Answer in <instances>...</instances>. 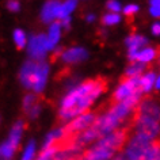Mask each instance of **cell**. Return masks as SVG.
Instances as JSON below:
<instances>
[{
	"label": "cell",
	"instance_id": "1",
	"mask_svg": "<svg viewBox=\"0 0 160 160\" xmlns=\"http://www.w3.org/2000/svg\"><path fill=\"white\" fill-rule=\"evenodd\" d=\"M106 90V80L99 78L95 80H87L82 86H79L78 88H75L72 92H69L62 101L61 109L60 110H69L72 109L79 101H82L83 98L88 97V95L94 92H103Z\"/></svg>",
	"mask_w": 160,
	"mask_h": 160
},
{
	"label": "cell",
	"instance_id": "2",
	"mask_svg": "<svg viewBox=\"0 0 160 160\" xmlns=\"http://www.w3.org/2000/svg\"><path fill=\"white\" fill-rule=\"evenodd\" d=\"M133 123L136 128V133L142 136L151 141H159L160 137V121L151 115L138 114L134 111Z\"/></svg>",
	"mask_w": 160,
	"mask_h": 160
},
{
	"label": "cell",
	"instance_id": "3",
	"mask_svg": "<svg viewBox=\"0 0 160 160\" xmlns=\"http://www.w3.org/2000/svg\"><path fill=\"white\" fill-rule=\"evenodd\" d=\"M152 142L153 141H151V140H148V138L136 133L133 137L129 140V142H128V145H126V149L122 155L125 156L126 160H144L148 149H149L152 145Z\"/></svg>",
	"mask_w": 160,
	"mask_h": 160
},
{
	"label": "cell",
	"instance_id": "4",
	"mask_svg": "<svg viewBox=\"0 0 160 160\" xmlns=\"http://www.w3.org/2000/svg\"><path fill=\"white\" fill-rule=\"evenodd\" d=\"M95 121H97V115L92 113H86V114H82V115H79V117H76L75 119H72V122H69L64 128L67 137H73V136L87 130L88 128L94 125Z\"/></svg>",
	"mask_w": 160,
	"mask_h": 160
},
{
	"label": "cell",
	"instance_id": "5",
	"mask_svg": "<svg viewBox=\"0 0 160 160\" xmlns=\"http://www.w3.org/2000/svg\"><path fill=\"white\" fill-rule=\"evenodd\" d=\"M22 132H23V122L19 121L15 123L14 128L11 129L8 140H7L6 142H3V145H2V159L3 160L12 159L15 151H17V147L19 144V140H21Z\"/></svg>",
	"mask_w": 160,
	"mask_h": 160
},
{
	"label": "cell",
	"instance_id": "6",
	"mask_svg": "<svg viewBox=\"0 0 160 160\" xmlns=\"http://www.w3.org/2000/svg\"><path fill=\"white\" fill-rule=\"evenodd\" d=\"M126 140H128V129L123 128V129H117V130L109 133L107 136H105V137L99 138L97 144L103 148H106V149L115 152L126 142Z\"/></svg>",
	"mask_w": 160,
	"mask_h": 160
},
{
	"label": "cell",
	"instance_id": "7",
	"mask_svg": "<svg viewBox=\"0 0 160 160\" xmlns=\"http://www.w3.org/2000/svg\"><path fill=\"white\" fill-rule=\"evenodd\" d=\"M138 88H140V78H125L121 82V86L118 87V90L115 91L113 102L115 105L123 102L125 99L132 97Z\"/></svg>",
	"mask_w": 160,
	"mask_h": 160
},
{
	"label": "cell",
	"instance_id": "8",
	"mask_svg": "<svg viewBox=\"0 0 160 160\" xmlns=\"http://www.w3.org/2000/svg\"><path fill=\"white\" fill-rule=\"evenodd\" d=\"M83 156H84L83 148L67 138L60 145L57 153L54 156V160H83Z\"/></svg>",
	"mask_w": 160,
	"mask_h": 160
},
{
	"label": "cell",
	"instance_id": "9",
	"mask_svg": "<svg viewBox=\"0 0 160 160\" xmlns=\"http://www.w3.org/2000/svg\"><path fill=\"white\" fill-rule=\"evenodd\" d=\"M49 49V39L46 35L39 34L34 35L29 41V53L30 57L34 60H42L45 57L46 50Z\"/></svg>",
	"mask_w": 160,
	"mask_h": 160
},
{
	"label": "cell",
	"instance_id": "10",
	"mask_svg": "<svg viewBox=\"0 0 160 160\" xmlns=\"http://www.w3.org/2000/svg\"><path fill=\"white\" fill-rule=\"evenodd\" d=\"M114 153L115 152L106 149V148L98 145V144H94L92 148H90L88 151L84 152L83 160H110Z\"/></svg>",
	"mask_w": 160,
	"mask_h": 160
},
{
	"label": "cell",
	"instance_id": "11",
	"mask_svg": "<svg viewBox=\"0 0 160 160\" xmlns=\"http://www.w3.org/2000/svg\"><path fill=\"white\" fill-rule=\"evenodd\" d=\"M48 72H49L48 64L39 62L37 65L35 75H34V82H33V90L35 91V92H39V91L43 90V86H45L46 78H48Z\"/></svg>",
	"mask_w": 160,
	"mask_h": 160
},
{
	"label": "cell",
	"instance_id": "12",
	"mask_svg": "<svg viewBox=\"0 0 160 160\" xmlns=\"http://www.w3.org/2000/svg\"><path fill=\"white\" fill-rule=\"evenodd\" d=\"M37 65L38 64L29 61L25 64V67H23L21 71V82L27 88H33V82H34V75H35Z\"/></svg>",
	"mask_w": 160,
	"mask_h": 160
},
{
	"label": "cell",
	"instance_id": "13",
	"mask_svg": "<svg viewBox=\"0 0 160 160\" xmlns=\"http://www.w3.org/2000/svg\"><path fill=\"white\" fill-rule=\"evenodd\" d=\"M60 7H61V4H60L58 2H56V0H52V2H48L45 7H43L42 10V21L43 22H50L53 21L54 18H58V12H60Z\"/></svg>",
	"mask_w": 160,
	"mask_h": 160
},
{
	"label": "cell",
	"instance_id": "14",
	"mask_svg": "<svg viewBox=\"0 0 160 160\" xmlns=\"http://www.w3.org/2000/svg\"><path fill=\"white\" fill-rule=\"evenodd\" d=\"M87 58V52L83 49V48H72V49L67 50L65 53L62 54V60L65 62H78L82 61V60Z\"/></svg>",
	"mask_w": 160,
	"mask_h": 160
},
{
	"label": "cell",
	"instance_id": "15",
	"mask_svg": "<svg viewBox=\"0 0 160 160\" xmlns=\"http://www.w3.org/2000/svg\"><path fill=\"white\" fill-rule=\"evenodd\" d=\"M147 39L141 37V35H130V37L126 38V45L129 48V54H136L138 53V49L142 45H145Z\"/></svg>",
	"mask_w": 160,
	"mask_h": 160
},
{
	"label": "cell",
	"instance_id": "16",
	"mask_svg": "<svg viewBox=\"0 0 160 160\" xmlns=\"http://www.w3.org/2000/svg\"><path fill=\"white\" fill-rule=\"evenodd\" d=\"M156 56V52L155 49H144V50H140L138 53L136 54H129V58L132 61H137V62H148L151 60H153Z\"/></svg>",
	"mask_w": 160,
	"mask_h": 160
},
{
	"label": "cell",
	"instance_id": "17",
	"mask_svg": "<svg viewBox=\"0 0 160 160\" xmlns=\"http://www.w3.org/2000/svg\"><path fill=\"white\" fill-rule=\"evenodd\" d=\"M60 31H61V23L60 22H53L52 23L50 29H49V35H48V39H49V49H53L54 45L58 42Z\"/></svg>",
	"mask_w": 160,
	"mask_h": 160
},
{
	"label": "cell",
	"instance_id": "18",
	"mask_svg": "<svg viewBox=\"0 0 160 160\" xmlns=\"http://www.w3.org/2000/svg\"><path fill=\"white\" fill-rule=\"evenodd\" d=\"M75 7H76V0H67V2L64 3V4H61V7H60L58 18L61 19V21L68 18V15L75 10Z\"/></svg>",
	"mask_w": 160,
	"mask_h": 160
},
{
	"label": "cell",
	"instance_id": "19",
	"mask_svg": "<svg viewBox=\"0 0 160 160\" xmlns=\"http://www.w3.org/2000/svg\"><path fill=\"white\" fill-rule=\"evenodd\" d=\"M153 83H156L155 75L152 72H148L142 78H140V88H141V91H149L152 86H153Z\"/></svg>",
	"mask_w": 160,
	"mask_h": 160
},
{
	"label": "cell",
	"instance_id": "20",
	"mask_svg": "<svg viewBox=\"0 0 160 160\" xmlns=\"http://www.w3.org/2000/svg\"><path fill=\"white\" fill-rule=\"evenodd\" d=\"M145 65L144 64H132V65L126 69L125 78H138V75H141V72L144 71Z\"/></svg>",
	"mask_w": 160,
	"mask_h": 160
},
{
	"label": "cell",
	"instance_id": "21",
	"mask_svg": "<svg viewBox=\"0 0 160 160\" xmlns=\"http://www.w3.org/2000/svg\"><path fill=\"white\" fill-rule=\"evenodd\" d=\"M58 151V147H50V148H43V151L39 153L37 160H54V156Z\"/></svg>",
	"mask_w": 160,
	"mask_h": 160
},
{
	"label": "cell",
	"instance_id": "22",
	"mask_svg": "<svg viewBox=\"0 0 160 160\" xmlns=\"http://www.w3.org/2000/svg\"><path fill=\"white\" fill-rule=\"evenodd\" d=\"M38 105H39V102H38L37 97H34V95H27V97L25 98V102H23V107H25L27 114H29L30 111Z\"/></svg>",
	"mask_w": 160,
	"mask_h": 160
},
{
	"label": "cell",
	"instance_id": "23",
	"mask_svg": "<svg viewBox=\"0 0 160 160\" xmlns=\"http://www.w3.org/2000/svg\"><path fill=\"white\" fill-rule=\"evenodd\" d=\"M14 41H15V45H17L18 49H22V48L26 45V35H25V33H23L22 30H15Z\"/></svg>",
	"mask_w": 160,
	"mask_h": 160
},
{
	"label": "cell",
	"instance_id": "24",
	"mask_svg": "<svg viewBox=\"0 0 160 160\" xmlns=\"http://www.w3.org/2000/svg\"><path fill=\"white\" fill-rule=\"evenodd\" d=\"M34 153H35V142L34 141H30L29 144H27L25 152H23L22 160H33Z\"/></svg>",
	"mask_w": 160,
	"mask_h": 160
},
{
	"label": "cell",
	"instance_id": "25",
	"mask_svg": "<svg viewBox=\"0 0 160 160\" xmlns=\"http://www.w3.org/2000/svg\"><path fill=\"white\" fill-rule=\"evenodd\" d=\"M102 21L105 25H115V23L119 22V15L118 14H107L103 17Z\"/></svg>",
	"mask_w": 160,
	"mask_h": 160
},
{
	"label": "cell",
	"instance_id": "26",
	"mask_svg": "<svg viewBox=\"0 0 160 160\" xmlns=\"http://www.w3.org/2000/svg\"><path fill=\"white\" fill-rule=\"evenodd\" d=\"M107 8L110 11H113L114 14H117L118 11L121 10V6H119V3L115 2V0H109V2H107Z\"/></svg>",
	"mask_w": 160,
	"mask_h": 160
},
{
	"label": "cell",
	"instance_id": "27",
	"mask_svg": "<svg viewBox=\"0 0 160 160\" xmlns=\"http://www.w3.org/2000/svg\"><path fill=\"white\" fill-rule=\"evenodd\" d=\"M137 11H138V7L134 6V4H129V6H126L125 8H123V12H125L126 17H132V15L136 14Z\"/></svg>",
	"mask_w": 160,
	"mask_h": 160
},
{
	"label": "cell",
	"instance_id": "28",
	"mask_svg": "<svg viewBox=\"0 0 160 160\" xmlns=\"http://www.w3.org/2000/svg\"><path fill=\"white\" fill-rule=\"evenodd\" d=\"M7 7H8V10L11 11H18L19 10V3L17 0H10L8 3H7Z\"/></svg>",
	"mask_w": 160,
	"mask_h": 160
},
{
	"label": "cell",
	"instance_id": "29",
	"mask_svg": "<svg viewBox=\"0 0 160 160\" xmlns=\"http://www.w3.org/2000/svg\"><path fill=\"white\" fill-rule=\"evenodd\" d=\"M151 15L159 18L160 17V7H151Z\"/></svg>",
	"mask_w": 160,
	"mask_h": 160
},
{
	"label": "cell",
	"instance_id": "30",
	"mask_svg": "<svg viewBox=\"0 0 160 160\" xmlns=\"http://www.w3.org/2000/svg\"><path fill=\"white\" fill-rule=\"evenodd\" d=\"M152 33L155 35H160V23H155V25L152 26Z\"/></svg>",
	"mask_w": 160,
	"mask_h": 160
},
{
	"label": "cell",
	"instance_id": "31",
	"mask_svg": "<svg viewBox=\"0 0 160 160\" xmlns=\"http://www.w3.org/2000/svg\"><path fill=\"white\" fill-rule=\"evenodd\" d=\"M69 21H71L69 18H65V19H62V21H61V25H62L64 27H65V29H69Z\"/></svg>",
	"mask_w": 160,
	"mask_h": 160
},
{
	"label": "cell",
	"instance_id": "32",
	"mask_svg": "<svg viewBox=\"0 0 160 160\" xmlns=\"http://www.w3.org/2000/svg\"><path fill=\"white\" fill-rule=\"evenodd\" d=\"M151 7H160V0H151Z\"/></svg>",
	"mask_w": 160,
	"mask_h": 160
},
{
	"label": "cell",
	"instance_id": "33",
	"mask_svg": "<svg viewBox=\"0 0 160 160\" xmlns=\"http://www.w3.org/2000/svg\"><path fill=\"white\" fill-rule=\"evenodd\" d=\"M156 88L160 90V76L158 78V80H156Z\"/></svg>",
	"mask_w": 160,
	"mask_h": 160
},
{
	"label": "cell",
	"instance_id": "34",
	"mask_svg": "<svg viewBox=\"0 0 160 160\" xmlns=\"http://www.w3.org/2000/svg\"><path fill=\"white\" fill-rule=\"evenodd\" d=\"M94 19H95V17H94V15H88V17H87V21H88V22L94 21Z\"/></svg>",
	"mask_w": 160,
	"mask_h": 160
},
{
	"label": "cell",
	"instance_id": "35",
	"mask_svg": "<svg viewBox=\"0 0 160 160\" xmlns=\"http://www.w3.org/2000/svg\"><path fill=\"white\" fill-rule=\"evenodd\" d=\"M159 64H160V54H159Z\"/></svg>",
	"mask_w": 160,
	"mask_h": 160
}]
</instances>
